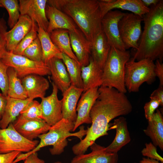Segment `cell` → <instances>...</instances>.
<instances>
[{
  "instance_id": "6da1fadb",
  "label": "cell",
  "mask_w": 163,
  "mask_h": 163,
  "mask_svg": "<svg viewBox=\"0 0 163 163\" xmlns=\"http://www.w3.org/2000/svg\"><path fill=\"white\" fill-rule=\"evenodd\" d=\"M99 95L90 111L91 125L87 129L84 138L75 145L76 149L85 153L98 138L108 134L109 123L120 116L127 115L132 110L131 103L125 94L116 89L101 86Z\"/></svg>"
},
{
  "instance_id": "7a4b0ae2",
  "label": "cell",
  "mask_w": 163,
  "mask_h": 163,
  "mask_svg": "<svg viewBox=\"0 0 163 163\" xmlns=\"http://www.w3.org/2000/svg\"><path fill=\"white\" fill-rule=\"evenodd\" d=\"M47 3L70 17L91 43L102 31L98 0H49Z\"/></svg>"
},
{
  "instance_id": "3957f363",
  "label": "cell",
  "mask_w": 163,
  "mask_h": 163,
  "mask_svg": "<svg viewBox=\"0 0 163 163\" xmlns=\"http://www.w3.org/2000/svg\"><path fill=\"white\" fill-rule=\"evenodd\" d=\"M144 29L138 47L131 59L137 61L149 59L153 61L163 58V1L150 8L143 16Z\"/></svg>"
},
{
  "instance_id": "277c9868",
  "label": "cell",
  "mask_w": 163,
  "mask_h": 163,
  "mask_svg": "<svg viewBox=\"0 0 163 163\" xmlns=\"http://www.w3.org/2000/svg\"><path fill=\"white\" fill-rule=\"evenodd\" d=\"M75 123L62 118L54 125L51 126L46 133L38 137L40 139L37 146L31 151L23 153L22 156L25 158L31 154L37 152L41 148L49 145L52 148L49 149L52 155L61 154L64 151L65 148L68 145L67 138L70 136H75L82 140L86 135L87 129L84 126L80 127L79 130L75 133H71L75 126Z\"/></svg>"
},
{
  "instance_id": "5b68a950",
  "label": "cell",
  "mask_w": 163,
  "mask_h": 163,
  "mask_svg": "<svg viewBox=\"0 0 163 163\" xmlns=\"http://www.w3.org/2000/svg\"><path fill=\"white\" fill-rule=\"evenodd\" d=\"M130 59L129 51L111 47L103 69L101 86L113 88L125 94L127 90L124 82L125 66Z\"/></svg>"
},
{
  "instance_id": "8992f818",
  "label": "cell",
  "mask_w": 163,
  "mask_h": 163,
  "mask_svg": "<svg viewBox=\"0 0 163 163\" xmlns=\"http://www.w3.org/2000/svg\"><path fill=\"white\" fill-rule=\"evenodd\" d=\"M155 64L149 59L136 61L130 59L126 64L124 82L126 88L129 92L139 91L144 82L151 84L155 80Z\"/></svg>"
},
{
  "instance_id": "52a82bcc",
  "label": "cell",
  "mask_w": 163,
  "mask_h": 163,
  "mask_svg": "<svg viewBox=\"0 0 163 163\" xmlns=\"http://www.w3.org/2000/svg\"><path fill=\"white\" fill-rule=\"evenodd\" d=\"M1 60L8 67L13 68L19 78L36 74L42 76L50 75L49 69L43 62L32 60L23 55H16L6 50Z\"/></svg>"
},
{
  "instance_id": "ba28073f",
  "label": "cell",
  "mask_w": 163,
  "mask_h": 163,
  "mask_svg": "<svg viewBox=\"0 0 163 163\" xmlns=\"http://www.w3.org/2000/svg\"><path fill=\"white\" fill-rule=\"evenodd\" d=\"M39 141L28 140L19 133L11 123L6 128H0V153L14 151L25 153L34 149Z\"/></svg>"
},
{
  "instance_id": "9c48e42d",
  "label": "cell",
  "mask_w": 163,
  "mask_h": 163,
  "mask_svg": "<svg viewBox=\"0 0 163 163\" xmlns=\"http://www.w3.org/2000/svg\"><path fill=\"white\" fill-rule=\"evenodd\" d=\"M143 17L133 13H125L119 21L118 27L121 40L126 50H137L141 34Z\"/></svg>"
},
{
  "instance_id": "30bf717a",
  "label": "cell",
  "mask_w": 163,
  "mask_h": 163,
  "mask_svg": "<svg viewBox=\"0 0 163 163\" xmlns=\"http://www.w3.org/2000/svg\"><path fill=\"white\" fill-rule=\"evenodd\" d=\"M124 14L118 10H111L101 20L102 31L110 46L123 51L126 50L120 36L118 23Z\"/></svg>"
},
{
  "instance_id": "8fae6325",
  "label": "cell",
  "mask_w": 163,
  "mask_h": 163,
  "mask_svg": "<svg viewBox=\"0 0 163 163\" xmlns=\"http://www.w3.org/2000/svg\"><path fill=\"white\" fill-rule=\"evenodd\" d=\"M52 84L51 94L42 99L40 103L43 119L50 126L54 125L62 119V101L58 98V89L53 82Z\"/></svg>"
},
{
  "instance_id": "7c38bea8",
  "label": "cell",
  "mask_w": 163,
  "mask_h": 163,
  "mask_svg": "<svg viewBox=\"0 0 163 163\" xmlns=\"http://www.w3.org/2000/svg\"><path fill=\"white\" fill-rule=\"evenodd\" d=\"M19 2L21 15L28 16L46 31L49 24L46 13L47 0H20Z\"/></svg>"
},
{
  "instance_id": "4fadbf2b",
  "label": "cell",
  "mask_w": 163,
  "mask_h": 163,
  "mask_svg": "<svg viewBox=\"0 0 163 163\" xmlns=\"http://www.w3.org/2000/svg\"><path fill=\"white\" fill-rule=\"evenodd\" d=\"M98 89L97 87L89 89L81 95L77 106V119L72 131H75L83 124L91 123L90 113L91 108L98 97Z\"/></svg>"
},
{
  "instance_id": "5bb4252c",
  "label": "cell",
  "mask_w": 163,
  "mask_h": 163,
  "mask_svg": "<svg viewBox=\"0 0 163 163\" xmlns=\"http://www.w3.org/2000/svg\"><path fill=\"white\" fill-rule=\"evenodd\" d=\"M98 2L102 18L108 11L114 9L128 11L142 17L150 10V8L145 6L141 0H111L108 3L101 0Z\"/></svg>"
},
{
  "instance_id": "9a60e30c",
  "label": "cell",
  "mask_w": 163,
  "mask_h": 163,
  "mask_svg": "<svg viewBox=\"0 0 163 163\" xmlns=\"http://www.w3.org/2000/svg\"><path fill=\"white\" fill-rule=\"evenodd\" d=\"M90 147L91 152L76 155L70 163H117V153L107 152L105 147L95 143Z\"/></svg>"
},
{
  "instance_id": "2e32d148",
  "label": "cell",
  "mask_w": 163,
  "mask_h": 163,
  "mask_svg": "<svg viewBox=\"0 0 163 163\" xmlns=\"http://www.w3.org/2000/svg\"><path fill=\"white\" fill-rule=\"evenodd\" d=\"M46 13L49 21L46 31L48 34L58 29H65L74 32L80 30L70 17L55 8L48 5L46 6Z\"/></svg>"
},
{
  "instance_id": "e0dca14e",
  "label": "cell",
  "mask_w": 163,
  "mask_h": 163,
  "mask_svg": "<svg viewBox=\"0 0 163 163\" xmlns=\"http://www.w3.org/2000/svg\"><path fill=\"white\" fill-rule=\"evenodd\" d=\"M32 20L26 15H21L15 25L5 34L6 50L12 52L18 44L30 30Z\"/></svg>"
},
{
  "instance_id": "ac0fdd59",
  "label": "cell",
  "mask_w": 163,
  "mask_h": 163,
  "mask_svg": "<svg viewBox=\"0 0 163 163\" xmlns=\"http://www.w3.org/2000/svg\"><path fill=\"white\" fill-rule=\"evenodd\" d=\"M12 123L19 133L26 139L31 141L47 133L51 126L43 119L16 120Z\"/></svg>"
},
{
  "instance_id": "d6986e66",
  "label": "cell",
  "mask_w": 163,
  "mask_h": 163,
  "mask_svg": "<svg viewBox=\"0 0 163 163\" xmlns=\"http://www.w3.org/2000/svg\"><path fill=\"white\" fill-rule=\"evenodd\" d=\"M83 92L82 88L71 85L62 94L63 97L61 101L62 118L75 123L77 117V104Z\"/></svg>"
},
{
  "instance_id": "ffe728a7",
  "label": "cell",
  "mask_w": 163,
  "mask_h": 163,
  "mask_svg": "<svg viewBox=\"0 0 163 163\" xmlns=\"http://www.w3.org/2000/svg\"><path fill=\"white\" fill-rule=\"evenodd\" d=\"M72 50L82 67L88 65L90 60L91 43L79 30L69 31Z\"/></svg>"
},
{
  "instance_id": "44dd1931",
  "label": "cell",
  "mask_w": 163,
  "mask_h": 163,
  "mask_svg": "<svg viewBox=\"0 0 163 163\" xmlns=\"http://www.w3.org/2000/svg\"><path fill=\"white\" fill-rule=\"evenodd\" d=\"M50 72L51 78L62 94L71 85L69 76L62 60L53 57L46 63Z\"/></svg>"
},
{
  "instance_id": "7402d4cb",
  "label": "cell",
  "mask_w": 163,
  "mask_h": 163,
  "mask_svg": "<svg viewBox=\"0 0 163 163\" xmlns=\"http://www.w3.org/2000/svg\"><path fill=\"white\" fill-rule=\"evenodd\" d=\"M21 81L27 97L33 100L36 98L42 99L45 97L50 86L46 78L38 75H27L22 78Z\"/></svg>"
},
{
  "instance_id": "603a6c76",
  "label": "cell",
  "mask_w": 163,
  "mask_h": 163,
  "mask_svg": "<svg viewBox=\"0 0 163 163\" xmlns=\"http://www.w3.org/2000/svg\"><path fill=\"white\" fill-rule=\"evenodd\" d=\"M112 129H116V136L112 142L105 147V150L110 152L117 153L131 140L126 119L121 117L115 119L113 126L109 128V130Z\"/></svg>"
},
{
  "instance_id": "cb8c5ba5",
  "label": "cell",
  "mask_w": 163,
  "mask_h": 163,
  "mask_svg": "<svg viewBox=\"0 0 163 163\" xmlns=\"http://www.w3.org/2000/svg\"><path fill=\"white\" fill-rule=\"evenodd\" d=\"M102 69L91 57L89 64L81 68L83 92L89 89L101 86L102 84Z\"/></svg>"
},
{
  "instance_id": "d4e9b609",
  "label": "cell",
  "mask_w": 163,
  "mask_h": 163,
  "mask_svg": "<svg viewBox=\"0 0 163 163\" xmlns=\"http://www.w3.org/2000/svg\"><path fill=\"white\" fill-rule=\"evenodd\" d=\"M33 100L28 98L21 99L7 97V103L5 111L0 120V128H6L9 124L14 122L21 112Z\"/></svg>"
},
{
  "instance_id": "484cf974",
  "label": "cell",
  "mask_w": 163,
  "mask_h": 163,
  "mask_svg": "<svg viewBox=\"0 0 163 163\" xmlns=\"http://www.w3.org/2000/svg\"><path fill=\"white\" fill-rule=\"evenodd\" d=\"M110 48L103 31L98 34L91 42V57L102 69Z\"/></svg>"
},
{
  "instance_id": "4316f807",
  "label": "cell",
  "mask_w": 163,
  "mask_h": 163,
  "mask_svg": "<svg viewBox=\"0 0 163 163\" xmlns=\"http://www.w3.org/2000/svg\"><path fill=\"white\" fill-rule=\"evenodd\" d=\"M146 128L143 130L144 133L151 139L152 143L163 150V117L160 110L157 109L151 119L148 121Z\"/></svg>"
},
{
  "instance_id": "83f0119b",
  "label": "cell",
  "mask_w": 163,
  "mask_h": 163,
  "mask_svg": "<svg viewBox=\"0 0 163 163\" xmlns=\"http://www.w3.org/2000/svg\"><path fill=\"white\" fill-rule=\"evenodd\" d=\"M49 34L53 43L61 52L79 62L72 48L69 31L58 29L53 31Z\"/></svg>"
},
{
  "instance_id": "f1b7e54d",
  "label": "cell",
  "mask_w": 163,
  "mask_h": 163,
  "mask_svg": "<svg viewBox=\"0 0 163 163\" xmlns=\"http://www.w3.org/2000/svg\"><path fill=\"white\" fill-rule=\"evenodd\" d=\"M56 57L61 59L65 64L70 77L71 85L83 89L82 66L79 63L62 52Z\"/></svg>"
},
{
  "instance_id": "f546056e",
  "label": "cell",
  "mask_w": 163,
  "mask_h": 163,
  "mask_svg": "<svg viewBox=\"0 0 163 163\" xmlns=\"http://www.w3.org/2000/svg\"><path fill=\"white\" fill-rule=\"evenodd\" d=\"M37 37L42 50V61L44 63L46 64L51 59L62 53L53 43L50 34L40 26H38Z\"/></svg>"
},
{
  "instance_id": "4dcf8cb0",
  "label": "cell",
  "mask_w": 163,
  "mask_h": 163,
  "mask_svg": "<svg viewBox=\"0 0 163 163\" xmlns=\"http://www.w3.org/2000/svg\"><path fill=\"white\" fill-rule=\"evenodd\" d=\"M7 74L8 78L7 97L21 99L27 98L25 90L16 71L13 68L8 67Z\"/></svg>"
},
{
  "instance_id": "1f68e13d",
  "label": "cell",
  "mask_w": 163,
  "mask_h": 163,
  "mask_svg": "<svg viewBox=\"0 0 163 163\" xmlns=\"http://www.w3.org/2000/svg\"><path fill=\"white\" fill-rule=\"evenodd\" d=\"M40 119H43L40 104L38 101L33 100L21 112L16 120L21 121Z\"/></svg>"
},
{
  "instance_id": "d6a6232c",
  "label": "cell",
  "mask_w": 163,
  "mask_h": 163,
  "mask_svg": "<svg viewBox=\"0 0 163 163\" xmlns=\"http://www.w3.org/2000/svg\"><path fill=\"white\" fill-rule=\"evenodd\" d=\"M0 3L8 13V24L12 28L17 23L21 15L18 2L17 0H0Z\"/></svg>"
},
{
  "instance_id": "836d02e7",
  "label": "cell",
  "mask_w": 163,
  "mask_h": 163,
  "mask_svg": "<svg viewBox=\"0 0 163 163\" xmlns=\"http://www.w3.org/2000/svg\"><path fill=\"white\" fill-rule=\"evenodd\" d=\"M32 20V26L30 31L18 44L12 52L14 54L22 55L25 50L37 37L38 27L35 22Z\"/></svg>"
},
{
  "instance_id": "e575fe53",
  "label": "cell",
  "mask_w": 163,
  "mask_h": 163,
  "mask_svg": "<svg viewBox=\"0 0 163 163\" xmlns=\"http://www.w3.org/2000/svg\"><path fill=\"white\" fill-rule=\"evenodd\" d=\"M22 55L34 61H42V50L38 37L25 50Z\"/></svg>"
},
{
  "instance_id": "d590c367",
  "label": "cell",
  "mask_w": 163,
  "mask_h": 163,
  "mask_svg": "<svg viewBox=\"0 0 163 163\" xmlns=\"http://www.w3.org/2000/svg\"><path fill=\"white\" fill-rule=\"evenodd\" d=\"M8 67L0 60V89L2 93L7 97L8 78L7 71Z\"/></svg>"
},
{
  "instance_id": "8d00e7d4",
  "label": "cell",
  "mask_w": 163,
  "mask_h": 163,
  "mask_svg": "<svg viewBox=\"0 0 163 163\" xmlns=\"http://www.w3.org/2000/svg\"><path fill=\"white\" fill-rule=\"evenodd\" d=\"M157 149L156 147L152 143H146L141 152L144 156L163 162V158L158 153Z\"/></svg>"
},
{
  "instance_id": "74e56055",
  "label": "cell",
  "mask_w": 163,
  "mask_h": 163,
  "mask_svg": "<svg viewBox=\"0 0 163 163\" xmlns=\"http://www.w3.org/2000/svg\"><path fill=\"white\" fill-rule=\"evenodd\" d=\"M159 106V101L154 98H150V100L145 104L144 107L145 116L148 121L151 119L155 111Z\"/></svg>"
},
{
  "instance_id": "f35d334b",
  "label": "cell",
  "mask_w": 163,
  "mask_h": 163,
  "mask_svg": "<svg viewBox=\"0 0 163 163\" xmlns=\"http://www.w3.org/2000/svg\"><path fill=\"white\" fill-rule=\"evenodd\" d=\"M6 23L3 18L0 19V60L6 50L5 34L7 31Z\"/></svg>"
},
{
  "instance_id": "ab89813d",
  "label": "cell",
  "mask_w": 163,
  "mask_h": 163,
  "mask_svg": "<svg viewBox=\"0 0 163 163\" xmlns=\"http://www.w3.org/2000/svg\"><path fill=\"white\" fill-rule=\"evenodd\" d=\"M20 153L21 152L18 151L6 153H0V163H13Z\"/></svg>"
},
{
  "instance_id": "60d3db41",
  "label": "cell",
  "mask_w": 163,
  "mask_h": 163,
  "mask_svg": "<svg viewBox=\"0 0 163 163\" xmlns=\"http://www.w3.org/2000/svg\"><path fill=\"white\" fill-rule=\"evenodd\" d=\"M155 64V73L159 80V86H163V64L159 59H157Z\"/></svg>"
},
{
  "instance_id": "b9f144b4",
  "label": "cell",
  "mask_w": 163,
  "mask_h": 163,
  "mask_svg": "<svg viewBox=\"0 0 163 163\" xmlns=\"http://www.w3.org/2000/svg\"><path fill=\"white\" fill-rule=\"evenodd\" d=\"M150 98H154L158 100L160 106H163V86H159L158 87L154 90L150 95Z\"/></svg>"
},
{
  "instance_id": "7bdbcfd3",
  "label": "cell",
  "mask_w": 163,
  "mask_h": 163,
  "mask_svg": "<svg viewBox=\"0 0 163 163\" xmlns=\"http://www.w3.org/2000/svg\"><path fill=\"white\" fill-rule=\"evenodd\" d=\"M24 163H45V162L39 158L37 152H35L27 157L24 159Z\"/></svg>"
},
{
  "instance_id": "ee69618b",
  "label": "cell",
  "mask_w": 163,
  "mask_h": 163,
  "mask_svg": "<svg viewBox=\"0 0 163 163\" xmlns=\"http://www.w3.org/2000/svg\"><path fill=\"white\" fill-rule=\"evenodd\" d=\"M7 103V97L0 93V120L4 113Z\"/></svg>"
},
{
  "instance_id": "f6af8a7d",
  "label": "cell",
  "mask_w": 163,
  "mask_h": 163,
  "mask_svg": "<svg viewBox=\"0 0 163 163\" xmlns=\"http://www.w3.org/2000/svg\"><path fill=\"white\" fill-rule=\"evenodd\" d=\"M143 4L146 7L149 8L150 7L157 5L159 2V0H141Z\"/></svg>"
},
{
  "instance_id": "bcb514c9",
  "label": "cell",
  "mask_w": 163,
  "mask_h": 163,
  "mask_svg": "<svg viewBox=\"0 0 163 163\" xmlns=\"http://www.w3.org/2000/svg\"><path fill=\"white\" fill-rule=\"evenodd\" d=\"M139 163H163V162H160L156 160L148 158H145L143 157L142 158V159L139 161Z\"/></svg>"
},
{
  "instance_id": "7dc6e473",
  "label": "cell",
  "mask_w": 163,
  "mask_h": 163,
  "mask_svg": "<svg viewBox=\"0 0 163 163\" xmlns=\"http://www.w3.org/2000/svg\"><path fill=\"white\" fill-rule=\"evenodd\" d=\"M53 163H63V162H61L60 161H57Z\"/></svg>"
},
{
  "instance_id": "c3c4849f",
  "label": "cell",
  "mask_w": 163,
  "mask_h": 163,
  "mask_svg": "<svg viewBox=\"0 0 163 163\" xmlns=\"http://www.w3.org/2000/svg\"><path fill=\"white\" fill-rule=\"evenodd\" d=\"M0 7H3L2 4L0 3Z\"/></svg>"
},
{
  "instance_id": "681fc988",
  "label": "cell",
  "mask_w": 163,
  "mask_h": 163,
  "mask_svg": "<svg viewBox=\"0 0 163 163\" xmlns=\"http://www.w3.org/2000/svg\"></svg>"
}]
</instances>
